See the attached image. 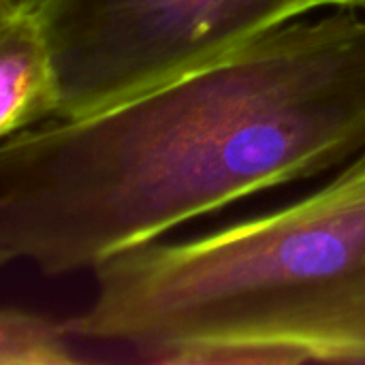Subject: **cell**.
<instances>
[{
    "label": "cell",
    "instance_id": "cell-3",
    "mask_svg": "<svg viewBox=\"0 0 365 365\" xmlns=\"http://www.w3.org/2000/svg\"><path fill=\"white\" fill-rule=\"evenodd\" d=\"M310 11L312 0H51L36 19L58 75V118L118 107Z\"/></svg>",
    "mask_w": 365,
    "mask_h": 365
},
{
    "label": "cell",
    "instance_id": "cell-5",
    "mask_svg": "<svg viewBox=\"0 0 365 365\" xmlns=\"http://www.w3.org/2000/svg\"><path fill=\"white\" fill-rule=\"evenodd\" d=\"M68 329L17 308L0 312V365H73Z\"/></svg>",
    "mask_w": 365,
    "mask_h": 365
},
{
    "label": "cell",
    "instance_id": "cell-4",
    "mask_svg": "<svg viewBox=\"0 0 365 365\" xmlns=\"http://www.w3.org/2000/svg\"><path fill=\"white\" fill-rule=\"evenodd\" d=\"M60 88L36 17H0V137L58 118Z\"/></svg>",
    "mask_w": 365,
    "mask_h": 365
},
{
    "label": "cell",
    "instance_id": "cell-6",
    "mask_svg": "<svg viewBox=\"0 0 365 365\" xmlns=\"http://www.w3.org/2000/svg\"><path fill=\"white\" fill-rule=\"evenodd\" d=\"M51 0H0V17H38Z\"/></svg>",
    "mask_w": 365,
    "mask_h": 365
},
{
    "label": "cell",
    "instance_id": "cell-7",
    "mask_svg": "<svg viewBox=\"0 0 365 365\" xmlns=\"http://www.w3.org/2000/svg\"><path fill=\"white\" fill-rule=\"evenodd\" d=\"M314 9L321 6H334V9H357L365 6V0H312Z\"/></svg>",
    "mask_w": 365,
    "mask_h": 365
},
{
    "label": "cell",
    "instance_id": "cell-1",
    "mask_svg": "<svg viewBox=\"0 0 365 365\" xmlns=\"http://www.w3.org/2000/svg\"><path fill=\"white\" fill-rule=\"evenodd\" d=\"M365 148V19L289 21L107 111L0 143V263L94 272Z\"/></svg>",
    "mask_w": 365,
    "mask_h": 365
},
{
    "label": "cell",
    "instance_id": "cell-2",
    "mask_svg": "<svg viewBox=\"0 0 365 365\" xmlns=\"http://www.w3.org/2000/svg\"><path fill=\"white\" fill-rule=\"evenodd\" d=\"M92 274L64 327L152 364H365V148L299 199Z\"/></svg>",
    "mask_w": 365,
    "mask_h": 365
}]
</instances>
